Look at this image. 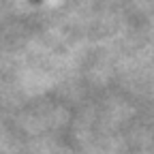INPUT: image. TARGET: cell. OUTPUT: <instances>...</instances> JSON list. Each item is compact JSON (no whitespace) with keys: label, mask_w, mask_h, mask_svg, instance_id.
Instances as JSON below:
<instances>
[{"label":"cell","mask_w":154,"mask_h":154,"mask_svg":"<svg viewBox=\"0 0 154 154\" xmlns=\"http://www.w3.org/2000/svg\"><path fill=\"white\" fill-rule=\"evenodd\" d=\"M32 2H41V0H32Z\"/></svg>","instance_id":"6da1fadb"}]
</instances>
